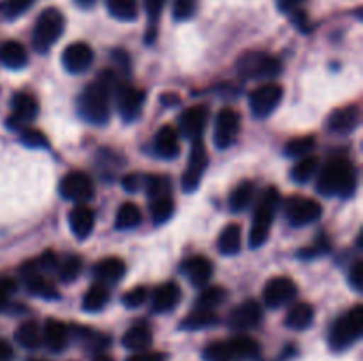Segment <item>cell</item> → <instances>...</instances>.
<instances>
[{"label":"cell","mask_w":363,"mask_h":361,"mask_svg":"<svg viewBox=\"0 0 363 361\" xmlns=\"http://www.w3.org/2000/svg\"><path fill=\"white\" fill-rule=\"evenodd\" d=\"M319 165H321V161H319L318 156H305V158H301L300 161L296 163V166L291 170V177H293L294 183H308V180L319 172V168H321Z\"/></svg>","instance_id":"8d00e7d4"},{"label":"cell","mask_w":363,"mask_h":361,"mask_svg":"<svg viewBox=\"0 0 363 361\" xmlns=\"http://www.w3.org/2000/svg\"><path fill=\"white\" fill-rule=\"evenodd\" d=\"M362 113L360 106L358 105H350L344 106V108L335 110L332 112V115L328 117V130L333 133L339 134H347L351 131H354L360 124Z\"/></svg>","instance_id":"44dd1931"},{"label":"cell","mask_w":363,"mask_h":361,"mask_svg":"<svg viewBox=\"0 0 363 361\" xmlns=\"http://www.w3.org/2000/svg\"><path fill=\"white\" fill-rule=\"evenodd\" d=\"M92 273H94L98 283H103V285H105V283H110V285H113V283H117L124 276V273H126V264H124V260H121L119 257H106L101 258L99 262H96Z\"/></svg>","instance_id":"d4e9b609"},{"label":"cell","mask_w":363,"mask_h":361,"mask_svg":"<svg viewBox=\"0 0 363 361\" xmlns=\"http://www.w3.org/2000/svg\"><path fill=\"white\" fill-rule=\"evenodd\" d=\"M314 149L315 138L312 134H308V137H300L287 142L286 147H284V152H286L287 158H305V156H311V152Z\"/></svg>","instance_id":"60d3db41"},{"label":"cell","mask_w":363,"mask_h":361,"mask_svg":"<svg viewBox=\"0 0 363 361\" xmlns=\"http://www.w3.org/2000/svg\"><path fill=\"white\" fill-rule=\"evenodd\" d=\"M106 9L116 20L133 21L138 14L137 0H106Z\"/></svg>","instance_id":"74e56055"},{"label":"cell","mask_w":363,"mask_h":361,"mask_svg":"<svg viewBox=\"0 0 363 361\" xmlns=\"http://www.w3.org/2000/svg\"><path fill=\"white\" fill-rule=\"evenodd\" d=\"M0 62L9 69H21L28 64V53L18 41H6L0 46Z\"/></svg>","instance_id":"484cf974"},{"label":"cell","mask_w":363,"mask_h":361,"mask_svg":"<svg viewBox=\"0 0 363 361\" xmlns=\"http://www.w3.org/2000/svg\"><path fill=\"white\" fill-rule=\"evenodd\" d=\"M21 278L28 292L34 296L45 297V299H59V290L41 273H21Z\"/></svg>","instance_id":"4316f807"},{"label":"cell","mask_w":363,"mask_h":361,"mask_svg":"<svg viewBox=\"0 0 363 361\" xmlns=\"http://www.w3.org/2000/svg\"><path fill=\"white\" fill-rule=\"evenodd\" d=\"M96 216L94 211L91 207H87L85 204H78L71 209L69 212V229L74 234L77 239H87L89 236L94 230Z\"/></svg>","instance_id":"603a6c76"},{"label":"cell","mask_w":363,"mask_h":361,"mask_svg":"<svg viewBox=\"0 0 363 361\" xmlns=\"http://www.w3.org/2000/svg\"><path fill=\"white\" fill-rule=\"evenodd\" d=\"M32 2H34V0H4L0 11H2L4 18L14 20V18L21 16V14L32 6Z\"/></svg>","instance_id":"bcb514c9"},{"label":"cell","mask_w":363,"mask_h":361,"mask_svg":"<svg viewBox=\"0 0 363 361\" xmlns=\"http://www.w3.org/2000/svg\"><path fill=\"white\" fill-rule=\"evenodd\" d=\"M74 4H77L78 7H82V9H91L96 4V0H74Z\"/></svg>","instance_id":"9f6ffc18"},{"label":"cell","mask_w":363,"mask_h":361,"mask_svg":"<svg viewBox=\"0 0 363 361\" xmlns=\"http://www.w3.org/2000/svg\"><path fill=\"white\" fill-rule=\"evenodd\" d=\"M241 127V115L234 108H222L215 122V145L229 149L236 142Z\"/></svg>","instance_id":"4fadbf2b"},{"label":"cell","mask_w":363,"mask_h":361,"mask_svg":"<svg viewBox=\"0 0 363 361\" xmlns=\"http://www.w3.org/2000/svg\"><path fill=\"white\" fill-rule=\"evenodd\" d=\"M16 290V283H14V280H9V278H4L0 280V311L6 308L7 301H9L11 294Z\"/></svg>","instance_id":"f907efd6"},{"label":"cell","mask_w":363,"mask_h":361,"mask_svg":"<svg viewBox=\"0 0 363 361\" xmlns=\"http://www.w3.org/2000/svg\"><path fill=\"white\" fill-rule=\"evenodd\" d=\"M165 4H167V0H144L145 13H147L149 21H151L152 27H155L156 21H158V18H160V14H162Z\"/></svg>","instance_id":"c3c4849f"},{"label":"cell","mask_w":363,"mask_h":361,"mask_svg":"<svg viewBox=\"0 0 363 361\" xmlns=\"http://www.w3.org/2000/svg\"><path fill=\"white\" fill-rule=\"evenodd\" d=\"M145 191H147L149 198H156L160 195L170 193V180L169 177L163 176H149L144 179Z\"/></svg>","instance_id":"7bdbcfd3"},{"label":"cell","mask_w":363,"mask_h":361,"mask_svg":"<svg viewBox=\"0 0 363 361\" xmlns=\"http://www.w3.org/2000/svg\"><path fill=\"white\" fill-rule=\"evenodd\" d=\"M350 283L357 292L363 290V262L357 260L350 271Z\"/></svg>","instance_id":"681fc988"},{"label":"cell","mask_w":363,"mask_h":361,"mask_svg":"<svg viewBox=\"0 0 363 361\" xmlns=\"http://www.w3.org/2000/svg\"><path fill=\"white\" fill-rule=\"evenodd\" d=\"M11 108H13V115H11V119H7V126L11 127H20L25 126V124H30L38 117L39 112L38 101L30 94H27V92L14 94Z\"/></svg>","instance_id":"ac0fdd59"},{"label":"cell","mask_w":363,"mask_h":361,"mask_svg":"<svg viewBox=\"0 0 363 361\" xmlns=\"http://www.w3.org/2000/svg\"><path fill=\"white\" fill-rule=\"evenodd\" d=\"M284 214L294 227H305L318 222L323 216V205L315 198L303 195H291L284 204Z\"/></svg>","instance_id":"ba28073f"},{"label":"cell","mask_w":363,"mask_h":361,"mask_svg":"<svg viewBox=\"0 0 363 361\" xmlns=\"http://www.w3.org/2000/svg\"><path fill=\"white\" fill-rule=\"evenodd\" d=\"M59 193L66 200L84 204L94 197V183L82 170H73L60 179Z\"/></svg>","instance_id":"9c48e42d"},{"label":"cell","mask_w":363,"mask_h":361,"mask_svg":"<svg viewBox=\"0 0 363 361\" xmlns=\"http://www.w3.org/2000/svg\"><path fill=\"white\" fill-rule=\"evenodd\" d=\"M227 297V290L220 285L206 287L197 297V308L199 310H209L213 311L218 304H222Z\"/></svg>","instance_id":"ab89813d"},{"label":"cell","mask_w":363,"mask_h":361,"mask_svg":"<svg viewBox=\"0 0 363 361\" xmlns=\"http://www.w3.org/2000/svg\"><path fill=\"white\" fill-rule=\"evenodd\" d=\"M209 119V110L204 105H195L179 115V133L188 140H201Z\"/></svg>","instance_id":"9a60e30c"},{"label":"cell","mask_w":363,"mask_h":361,"mask_svg":"<svg viewBox=\"0 0 363 361\" xmlns=\"http://www.w3.org/2000/svg\"><path fill=\"white\" fill-rule=\"evenodd\" d=\"M195 13V0H176L174 2V20L177 21H184L190 20Z\"/></svg>","instance_id":"7dc6e473"},{"label":"cell","mask_w":363,"mask_h":361,"mask_svg":"<svg viewBox=\"0 0 363 361\" xmlns=\"http://www.w3.org/2000/svg\"><path fill=\"white\" fill-rule=\"evenodd\" d=\"M123 188L126 191H137L144 186V177L140 173H128V176L123 177Z\"/></svg>","instance_id":"816d5d0a"},{"label":"cell","mask_w":363,"mask_h":361,"mask_svg":"<svg viewBox=\"0 0 363 361\" xmlns=\"http://www.w3.org/2000/svg\"><path fill=\"white\" fill-rule=\"evenodd\" d=\"M14 340H16L18 345H21L23 349L35 350L39 349L43 343V331L39 329L38 322H21V324L18 326L16 331H14Z\"/></svg>","instance_id":"f546056e"},{"label":"cell","mask_w":363,"mask_h":361,"mask_svg":"<svg viewBox=\"0 0 363 361\" xmlns=\"http://www.w3.org/2000/svg\"><path fill=\"white\" fill-rule=\"evenodd\" d=\"M21 142H23L27 147L32 149H46L50 147V142L46 138V134L43 131L35 130V127H25L21 131Z\"/></svg>","instance_id":"ee69618b"},{"label":"cell","mask_w":363,"mask_h":361,"mask_svg":"<svg viewBox=\"0 0 363 361\" xmlns=\"http://www.w3.org/2000/svg\"><path fill=\"white\" fill-rule=\"evenodd\" d=\"M363 333V306L354 304L350 311L333 322L328 335V343L333 350H344L357 343Z\"/></svg>","instance_id":"5b68a950"},{"label":"cell","mask_w":363,"mask_h":361,"mask_svg":"<svg viewBox=\"0 0 363 361\" xmlns=\"http://www.w3.org/2000/svg\"><path fill=\"white\" fill-rule=\"evenodd\" d=\"M142 222V211L133 202H124L119 205L116 214V229L131 230L137 229Z\"/></svg>","instance_id":"1f68e13d"},{"label":"cell","mask_w":363,"mask_h":361,"mask_svg":"<svg viewBox=\"0 0 363 361\" xmlns=\"http://www.w3.org/2000/svg\"><path fill=\"white\" fill-rule=\"evenodd\" d=\"M126 361H165V356L162 353H152V350H140L128 357Z\"/></svg>","instance_id":"f5cc1de1"},{"label":"cell","mask_w":363,"mask_h":361,"mask_svg":"<svg viewBox=\"0 0 363 361\" xmlns=\"http://www.w3.org/2000/svg\"><path fill=\"white\" fill-rule=\"evenodd\" d=\"M94 361H116L112 356H106V354H99L94 357Z\"/></svg>","instance_id":"6f0895ef"},{"label":"cell","mask_w":363,"mask_h":361,"mask_svg":"<svg viewBox=\"0 0 363 361\" xmlns=\"http://www.w3.org/2000/svg\"><path fill=\"white\" fill-rule=\"evenodd\" d=\"M261 350L252 336H234L225 342H213L204 349L206 361H245L255 357Z\"/></svg>","instance_id":"277c9868"},{"label":"cell","mask_w":363,"mask_h":361,"mask_svg":"<svg viewBox=\"0 0 363 361\" xmlns=\"http://www.w3.org/2000/svg\"><path fill=\"white\" fill-rule=\"evenodd\" d=\"M73 335L89 350H103L106 345H110V336L94 331L91 328H84V326H80V328L73 326Z\"/></svg>","instance_id":"4dcf8cb0"},{"label":"cell","mask_w":363,"mask_h":361,"mask_svg":"<svg viewBox=\"0 0 363 361\" xmlns=\"http://www.w3.org/2000/svg\"><path fill=\"white\" fill-rule=\"evenodd\" d=\"M94 62V50L87 42H71L62 52V66L69 73H84Z\"/></svg>","instance_id":"2e32d148"},{"label":"cell","mask_w":363,"mask_h":361,"mask_svg":"<svg viewBox=\"0 0 363 361\" xmlns=\"http://www.w3.org/2000/svg\"><path fill=\"white\" fill-rule=\"evenodd\" d=\"M241 248V227L236 223H229L220 232L218 251L223 255H236Z\"/></svg>","instance_id":"836d02e7"},{"label":"cell","mask_w":363,"mask_h":361,"mask_svg":"<svg viewBox=\"0 0 363 361\" xmlns=\"http://www.w3.org/2000/svg\"><path fill=\"white\" fill-rule=\"evenodd\" d=\"M82 265H84V260L78 255H71L59 265V278L67 283L74 282L82 273Z\"/></svg>","instance_id":"b9f144b4"},{"label":"cell","mask_w":363,"mask_h":361,"mask_svg":"<svg viewBox=\"0 0 363 361\" xmlns=\"http://www.w3.org/2000/svg\"><path fill=\"white\" fill-rule=\"evenodd\" d=\"M280 193L275 186L266 188L262 193L261 200H259L257 207H255L254 219H252L250 236H248V244L250 248H259L268 241L269 230H272L273 219H275V212L279 209Z\"/></svg>","instance_id":"3957f363"},{"label":"cell","mask_w":363,"mask_h":361,"mask_svg":"<svg viewBox=\"0 0 363 361\" xmlns=\"http://www.w3.org/2000/svg\"><path fill=\"white\" fill-rule=\"evenodd\" d=\"M181 301V289L176 282H165L160 287H156L151 297L152 311L156 314H165L172 311Z\"/></svg>","instance_id":"7402d4cb"},{"label":"cell","mask_w":363,"mask_h":361,"mask_svg":"<svg viewBox=\"0 0 363 361\" xmlns=\"http://www.w3.org/2000/svg\"><path fill=\"white\" fill-rule=\"evenodd\" d=\"M152 151L158 158L163 159H174L181 151V144H179V133L174 126L170 124H165L158 130L156 133L155 142H152Z\"/></svg>","instance_id":"ffe728a7"},{"label":"cell","mask_w":363,"mask_h":361,"mask_svg":"<svg viewBox=\"0 0 363 361\" xmlns=\"http://www.w3.org/2000/svg\"><path fill=\"white\" fill-rule=\"evenodd\" d=\"M174 209H176V204H174V198L170 193L151 198V218L156 225L169 222L174 214Z\"/></svg>","instance_id":"d590c367"},{"label":"cell","mask_w":363,"mask_h":361,"mask_svg":"<svg viewBox=\"0 0 363 361\" xmlns=\"http://www.w3.org/2000/svg\"><path fill=\"white\" fill-rule=\"evenodd\" d=\"M43 343L52 353H62L69 343V328L57 319H48L43 329Z\"/></svg>","instance_id":"cb8c5ba5"},{"label":"cell","mask_w":363,"mask_h":361,"mask_svg":"<svg viewBox=\"0 0 363 361\" xmlns=\"http://www.w3.org/2000/svg\"><path fill=\"white\" fill-rule=\"evenodd\" d=\"M255 193V186L252 180H243L233 190L229 197V209L233 212H241L248 207Z\"/></svg>","instance_id":"e575fe53"},{"label":"cell","mask_w":363,"mask_h":361,"mask_svg":"<svg viewBox=\"0 0 363 361\" xmlns=\"http://www.w3.org/2000/svg\"><path fill=\"white\" fill-rule=\"evenodd\" d=\"M64 16L57 7H48L38 16L32 32V46L35 52L46 53L62 35Z\"/></svg>","instance_id":"8992f818"},{"label":"cell","mask_w":363,"mask_h":361,"mask_svg":"<svg viewBox=\"0 0 363 361\" xmlns=\"http://www.w3.org/2000/svg\"><path fill=\"white\" fill-rule=\"evenodd\" d=\"M218 322V317H216L213 311L209 310H195L191 311L190 315L184 317V321L181 322V328L188 329V331H197V329H204V328H211Z\"/></svg>","instance_id":"f35d334b"},{"label":"cell","mask_w":363,"mask_h":361,"mask_svg":"<svg viewBox=\"0 0 363 361\" xmlns=\"http://www.w3.org/2000/svg\"><path fill=\"white\" fill-rule=\"evenodd\" d=\"M298 296V285L289 276H275L262 289V299L268 308H282Z\"/></svg>","instance_id":"8fae6325"},{"label":"cell","mask_w":363,"mask_h":361,"mask_svg":"<svg viewBox=\"0 0 363 361\" xmlns=\"http://www.w3.org/2000/svg\"><path fill=\"white\" fill-rule=\"evenodd\" d=\"M147 297H149L147 287L137 285V287H133V289H130L126 294H124L123 304L126 308H130V310H133V308L142 306V304L147 301Z\"/></svg>","instance_id":"f6af8a7d"},{"label":"cell","mask_w":363,"mask_h":361,"mask_svg":"<svg viewBox=\"0 0 363 361\" xmlns=\"http://www.w3.org/2000/svg\"><path fill=\"white\" fill-rule=\"evenodd\" d=\"M119 80L112 69H106L99 78L82 91L78 98V112L94 126H103L110 119V99L119 88Z\"/></svg>","instance_id":"6da1fadb"},{"label":"cell","mask_w":363,"mask_h":361,"mask_svg":"<svg viewBox=\"0 0 363 361\" xmlns=\"http://www.w3.org/2000/svg\"><path fill=\"white\" fill-rule=\"evenodd\" d=\"M301 2H303V0H279V7L287 13V11L296 9Z\"/></svg>","instance_id":"11a10c76"},{"label":"cell","mask_w":363,"mask_h":361,"mask_svg":"<svg viewBox=\"0 0 363 361\" xmlns=\"http://www.w3.org/2000/svg\"><path fill=\"white\" fill-rule=\"evenodd\" d=\"M152 343V331L145 324H135L123 335V345L126 349L140 353V350L149 349Z\"/></svg>","instance_id":"f1b7e54d"},{"label":"cell","mask_w":363,"mask_h":361,"mask_svg":"<svg viewBox=\"0 0 363 361\" xmlns=\"http://www.w3.org/2000/svg\"><path fill=\"white\" fill-rule=\"evenodd\" d=\"M208 151H206V145L202 140H195L194 145H191V151H190V158H188V165L186 170L183 173V190L186 193H191L199 188L201 184L202 176H204L206 168H208Z\"/></svg>","instance_id":"7c38bea8"},{"label":"cell","mask_w":363,"mask_h":361,"mask_svg":"<svg viewBox=\"0 0 363 361\" xmlns=\"http://www.w3.org/2000/svg\"><path fill=\"white\" fill-rule=\"evenodd\" d=\"M314 322V306L311 303H296L289 308L286 315V326L289 329L303 331Z\"/></svg>","instance_id":"83f0119b"},{"label":"cell","mask_w":363,"mask_h":361,"mask_svg":"<svg viewBox=\"0 0 363 361\" xmlns=\"http://www.w3.org/2000/svg\"><path fill=\"white\" fill-rule=\"evenodd\" d=\"M181 271L194 287H206L213 276V262L204 255H194L181 264Z\"/></svg>","instance_id":"d6986e66"},{"label":"cell","mask_w":363,"mask_h":361,"mask_svg":"<svg viewBox=\"0 0 363 361\" xmlns=\"http://www.w3.org/2000/svg\"><path fill=\"white\" fill-rule=\"evenodd\" d=\"M262 319V308L255 299H247L238 304L229 315V326L234 331H247L255 328Z\"/></svg>","instance_id":"e0dca14e"},{"label":"cell","mask_w":363,"mask_h":361,"mask_svg":"<svg viewBox=\"0 0 363 361\" xmlns=\"http://www.w3.org/2000/svg\"><path fill=\"white\" fill-rule=\"evenodd\" d=\"M110 301V292L103 283H94L92 287H89L87 292L84 294V299H82V308L85 311H99L106 306V303Z\"/></svg>","instance_id":"d6a6232c"},{"label":"cell","mask_w":363,"mask_h":361,"mask_svg":"<svg viewBox=\"0 0 363 361\" xmlns=\"http://www.w3.org/2000/svg\"><path fill=\"white\" fill-rule=\"evenodd\" d=\"M14 350L11 347L9 342L6 340H0V361H13Z\"/></svg>","instance_id":"db71d44e"},{"label":"cell","mask_w":363,"mask_h":361,"mask_svg":"<svg viewBox=\"0 0 363 361\" xmlns=\"http://www.w3.org/2000/svg\"><path fill=\"white\" fill-rule=\"evenodd\" d=\"M284 98V88L282 85L273 84V81H268V84L261 85V87L255 88L250 94V99H248V105H250L252 113L259 119H264V117L272 115L277 110V106L282 103Z\"/></svg>","instance_id":"30bf717a"},{"label":"cell","mask_w":363,"mask_h":361,"mask_svg":"<svg viewBox=\"0 0 363 361\" xmlns=\"http://www.w3.org/2000/svg\"><path fill=\"white\" fill-rule=\"evenodd\" d=\"M236 69L245 80H272L280 74L282 64L268 53L247 52L238 59Z\"/></svg>","instance_id":"52a82bcc"},{"label":"cell","mask_w":363,"mask_h":361,"mask_svg":"<svg viewBox=\"0 0 363 361\" xmlns=\"http://www.w3.org/2000/svg\"><path fill=\"white\" fill-rule=\"evenodd\" d=\"M117 108L121 117L128 122L138 119L142 112V106L145 103V91L133 85H119L117 88Z\"/></svg>","instance_id":"5bb4252c"},{"label":"cell","mask_w":363,"mask_h":361,"mask_svg":"<svg viewBox=\"0 0 363 361\" xmlns=\"http://www.w3.org/2000/svg\"><path fill=\"white\" fill-rule=\"evenodd\" d=\"M358 172L347 158H332L321 168L318 177V191L325 197L347 198L357 191Z\"/></svg>","instance_id":"7a4b0ae2"},{"label":"cell","mask_w":363,"mask_h":361,"mask_svg":"<svg viewBox=\"0 0 363 361\" xmlns=\"http://www.w3.org/2000/svg\"><path fill=\"white\" fill-rule=\"evenodd\" d=\"M34 361H45V360H34Z\"/></svg>","instance_id":"680465c9"}]
</instances>
